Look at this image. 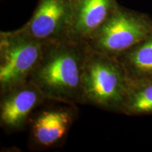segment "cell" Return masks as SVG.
Here are the masks:
<instances>
[{"mask_svg":"<svg viewBox=\"0 0 152 152\" xmlns=\"http://www.w3.org/2000/svg\"><path fill=\"white\" fill-rule=\"evenodd\" d=\"M123 114L129 116L152 115V80H130Z\"/></svg>","mask_w":152,"mask_h":152,"instance_id":"30bf717a","label":"cell"},{"mask_svg":"<svg viewBox=\"0 0 152 152\" xmlns=\"http://www.w3.org/2000/svg\"><path fill=\"white\" fill-rule=\"evenodd\" d=\"M77 116L76 106L61 104L35 111L29 121L30 140L35 147L49 149L66 137Z\"/></svg>","mask_w":152,"mask_h":152,"instance_id":"8992f818","label":"cell"},{"mask_svg":"<svg viewBox=\"0 0 152 152\" xmlns=\"http://www.w3.org/2000/svg\"><path fill=\"white\" fill-rule=\"evenodd\" d=\"M83 85L85 104L114 113H123L128 79L116 58L96 52L88 45Z\"/></svg>","mask_w":152,"mask_h":152,"instance_id":"7a4b0ae2","label":"cell"},{"mask_svg":"<svg viewBox=\"0 0 152 152\" xmlns=\"http://www.w3.org/2000/svg\"><path fill=\"white\" fill-rule=\"evenodd\" d=\"M73 16L72 0H39L21 33L43 43L69 38Z\"/></svg>","mask_w":152,"mask_h":152,"instance_id":"5b68a950","label":"cell"},{"mask_svg":"<svg viewBox=\"0 0 152 152\" xmlns=\"http://www.w3.org/2000/svg\"><path fill=\"white\" fill-rule=\"evenodd\" d=\"M88 45L68 39L49 43L29 81L48 101L85 104L83 85Z\"/></svg>","mask_w":152,"mask_h":152,"instance_id":"6da1fadb","label":"cell"},{"mask_svg":"<svg viewBox=\"0 0 152 152\" xmlns=\"http://www.w3.org/2000/svg\"><path fill=\"white\" fill-rule=\"evenodd\" d=\"M69 38L87 43L98 35L119 4L116 0H72Z\"/></svg>","mask_w":152,"mask_h":152,"instance_id":"ba28073f","label":"cell"},{"mask_svg":"<svg viewBox=\"0 0 152 152\" xmlns=\"http://www.w3.org/2000/svg\"><path fill=\"white\" fill-rule=\"evenodd\" d=\"M152 34V18L119 6L96 37L91 49L117 58Z\"/></svg>","mask_w":152,"mask_h":152,"instance_id":"277c9868","label":"cell"},{"mask_svg":"<svg viewBox=\"0 0 152 152\" xmlns=\"http://www.w3.org/2000/svg\"><path fill=\"white\" fill-rule=\"evenodd\" d=\"M130 80H152V34L117 57Z\"/></svg>","mask_w":152,"mask_h":152,"instance_id":"9c48e42d","label":"cell"},{"mask_svg":"<svg viewBox=\"0 0 152 152\" xmlns=\"http://www.w3.org/2000/svg\"><path fill=\"white\" fill-rule=\"evenodd\" d=\"M47 45L18 29L0 33V93L29 81Z\"/></svg>","mask_w":152,"mask_h":152,"instance_id":"3957f363","label":"cell"},{"mask_svg":"<svg viewBox=\"0 0 152 152\" xmlns=\"http://www.w3.org/2000/svg\"><path fill=\"white\" fill-rule=\"evenodd\" d=\"M0 126L7 132L22 130L32 115L47 99L28 81L0 93Z\"/></svg>","mask_w":152,"mask_h":152,"instance_id":"52a82bcc","label":"cell"}]
</instances>
